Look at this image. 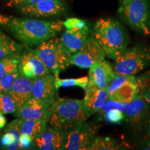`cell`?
<instances>
[{
    "mask_svg": "<svg viewBox=\"0 0 150 150\" xmlns=\"http://www.w3.org/2000/svg\"><path fill=\"white\" fill-rule=\"evenodd\" d=\"M0 27L11 33L23 47L31 48L56 37L64 25L61 20L18 18L0 13Z\"/></svg>",
    "mask_w": 150,
    "mask_h": 150,
    "instance_id": "6da1fadb",
    "label": "cell"
},
{
    "mask_svg": "<svg viewBox=\"0 0 150 150\" xmlns=\"http://www.w3.org/2000/svg\"><path fill=\"white\" fill-rule=\"evenodd\" d=\"M91 35L104 50L106 57L115 60L127 48L129 36L123 26L112 18H100Z\"/></svg>",
    "mask_w": 150,
    "mask_h": 150,
    "instance_id": "7a4b0ae2",
    "label": "cell"
},
{
    "mask_svg": "<svg viewBox=\"0 0 150 150\" xmlns=\"http://www.w3.org/2000/svg\"><path fill=\"white\" fill-rule=\"evenodd\" d=\"M89 117L83 100L58 98L52 106L49 126L67 133L82 125Z\"/></svg>",
    "mask_w": 150,
    "mask_h": 150,
    "instance_id": "3957f363",
    "label": "cell"
},
{
    "mask_svg": "<svg viewBox=\"0 0 150 150\" xmlns=\"http://www.w3.org/2000/svg\"><path fill=\"white\" fill-rule=\"evenodd\" d=\"M118 14L136 32L150 35L149 0H119Z\"/></svg>",
    "mask_w": 150,
    "mask_h": 150,
    "instance_id": "277c9868",
    "label": "cell"
},
{
    "mask_svg": "<svg viewBox=\"0 0 150 150\" xmlns=\"http://www.w3.org/2000/svg\"><path fill=\"white\" fill-rule=\"evenodd\" d=\"M150 65V47L138 44L127 48L114 60L115 74L136 75Z\"/></svg>",
    "mask_w": 150,
    "mask_h": 150,
    "instance_id": "5b68a950",
    "label": "cell"
},
{
    "mask_svg": "<svg viewBox=\"0 0 150 150\" xmlns=\"http://www.w3.org/2000/svg\"><path fill=\"white\" fill-rule=\"evenodd\" d=\"M38 56L56 77L70 65L71 55L63 46L60 38H52L38 45L34 49Z\"/></svg>",
    "mask_w": 150,
    "mask_h": 150,
    "instance_id": "8992f818",
    "label": "cell"
},
{
    "mask_svg": "<svg viewBox=\"0 0 150 150\" xmlns=\"http://www.w3.org/2000/svg\"><path fill=\"white\" fill-rule=\"evenodd\" d=\"M150 109L144 93H138L129 102L125 111V119L134 134H140L147 127Z\"/></svg>",
    "mask_w": 150,
    "mask_h": 150,
    "instance_id": "52a82bcc",
    "label": "cell"
},
{
    "mask_svg": "<svg viewBox=\"0 0 150 150\" xmlns=\"http://www.w3.org/2000/svg\"><path fill=\"white\" fill-rule=\"evenodd\" d=\"M108 99L130 102L138 91V77L135 75L116 74L107 88Z\"/></svg>",
    "mask_w": 150,
    "mask_h": 150,
    "instance_id": "ba28073f",
    "label": "cell"
},
{
    "mask_svg": "<svg viewBox=\"0 0 150 150\" xmlns=\"http://www.w3.org/2000/svg\"><path fill=\"white\" fill-rule=\"evenodd\" d=\"M99 127L97 125L84 122L65 134V150H88L89 146L97 136Z\"/></svg>",
    "mask_w": 150,
    "mask_h": 150,
    "instance_id": "9c48e42d",
    "label": "cell"
},
{
    "mask_svg": "<svg viewBox=\"0 0 150 150\" xmlns=\"http://www.w3.org/2000/svg\"><path fill=\"white\" fill-rule=\"evenodd\" d=\"M106 54L102 48L91 35L85 45L76 53L70 56V65H75L80 68H90L103 61Z\"/></svg>",
    "mask_w": 150,
    "mask_h": 150,
    "instance_id": "30bf717a",
    "label": "cell"
},
{
    "mask_svg": "<svg viewBox=\"0 0 150 150\" xmlns=\"http://www.w3.org/2000/svg\"><path fill=\"white\" fill-rule=\"evenodd\" d=\"M19 72L21 76L34 80L52 74L35 52L34 49L26 47L20 56Z\"/></svg>",
    "mask_w": 150,
    "mask_h": 150,
    "instance_id": "8fae6325",
    "label": "cell"
},
{
    "mask_svg": "<svg viewBox=\"0 0 150 150\" xmlns=\"http://www.w3.org/2000/svg\"><path fill=\"white\" fill-rule=\"evenodd\" d=\"M22 14L34 18H49L57 16L65 12L64 0H41L33 4L18 8Z\"/></svg>",
    "mask_w": 150,
    "mask_h": 150,
    "instance_id": "7c38bea8",
    "label": "cell"
},
{
    "mask_svg": "<svg viewBox=\"0 0 150 150\" xmlns=\"http://www.w3.org/2000/svg\"><path fill=\"white\" fill-rule=\"evenodd\" d=\"M52 105L31 97L19 106L15 114L22 120H43L48 122Z\"/></svg>",
    "mask_w": 150,
    "mask_h": 150,
    "instance_id": "4fadbf2b",
    "label": "cell"
},
{
    "mask_svg": "<svg viewBox=\"0 0 150 150\" xmlns=\"http://www.w3.org/2000/svg\"><path fill=\"white\" fill-rule=\"evenodd\" d=\"M91 35V31L88 25L65 29L60 40L65 50L70 55L77 52L86 42Z\"/></svg>",
    "mask_w": 150,
    "mask_h": 150,
    "instance_id": "5bb4252c",
    "label": "cell"
},
{
    "mask_svg": "<svg viewBox=\"0 0 150 150\" xmlns=\"http://www.w3.org/2000/svg\"><path fill=\"white\" fill-rule=\"evenodd\" d=\"M56 76L50 74L33 80L32 97L53 104L58 99V90L55 85Z\"/></svg>",
    "mask_w": 150,
    "mask_h": 150,
    "instance_id": "9a60e30c",
    "label": "cell"
},
{
    "mask_svg": "<svg viewBox=\"0 0 150 150\" xmlns=\"http://www.w3.org/2000/svg\"><path fill=\"white\" fill-rule=\"evenodd\" d=\"M88 86L99 89H107L110 81L115 76L113 67L107 60L104 59L90 67Z\"/></svg>",
    "mask_w": 150,
    "mask_h": 150,
    "instance_id": "2e32d148",
    "label": "cell"
},
{
    "mask_svg": "<svg viewBox=\"0 0 150 150\" xmlns=\"http://www.w3.org/2000/svg\"><path fill=\"white\" fill-rule=\"evenodd\" d=\"M66 133L49 126L45 131L33 140V147L39 150L63 149Z\"/></svg>",
    "mask_w": 150,
    "mask_h": 150,
    "instance_id": "e0dca14e",
    "label": "cell"
},
{
    "mask_svg": "<svg viewBox=\"0 0 150 150\" xmlns=\"http://www.w3.org/2000/svg\"><path fill=\"white\" fill-rule=\"evenodd\" d=\"M129 102L108 99L98 112L99 120L110 124H120L125 119V111Z\"/></svg>",
    "mask_w": 150,
    "mask_h": 150,
    "instance_id": "ac0fdd59",
    "label": "cell"
},
{
    "mask_svg": "<svg viewBox=\"0 0 150 150\" xmlns=\"http://www.w3.org/2000/svg\"><path fill=\"white\" fill-rule=\"evenodd\" d=\"M84 90L85 96L83 102L90 117L102 109L108 99L109 95L107 89H99L87 86Z\"/></svg>",
    "mask_w": 150,
    "mask_h": 150,
    "instance_id": "d6986e66",
    "label": "cell"
},
{
    "mask_svg": "<svg viewBox=\"0 0 150 150\" xmlns=\"http://www.w3.org/2000/svg\"><path fill=\"white\" fill-rule=\"evenodd\" d=\"M33 83V80L20 75L8 92L18 107L32 97Z\"/></svg>",
    "mask_w": 150,
    "mask_h": 150,
    "instance_id": "ffe728a7",
    "label": "cell"
},
{
    "mask_svg": "<svg viewBox=\"0 0 150 150\" xmlns=\"http://www.w3.org/2000/svg\"><path fill=\"white\" fill-rule=\"evenodd\" d=\"M23 46L0 29V59L9 56L21 54Z\"/></svg>",
    "mask_w": 150,
    "mask_h": 150,
    "instance_id": "44dd1931",
    "label": "cell"
},
{
    "mask_svg": "<svg viewBox=\"0 0 150 150\" xmlns=\"http://www.w3.org/2000/svg\"><path fill=\"white\" fill-rule=\"evenodd\" d=\"M47 122L43 120L20 119L21 134L31 136V138L35 139L45 131L47 127Z\"/></svg>",
    "mask_w": 150,
    "mask_h": 150,
    "instance_id": "7402d4cb",
    "label": "cell"
},
{
    "mask_svg": "<svg viewBox=\"0 0 150 150\" xmlns=\"http://www.w3.org/2000/svg\"><path fill=\"white\" fill-rule=\"evenodd\" d=\"M122 146L117 140L110 137L96 136L91 145L88 150H116L121 149Z\"/></svg>",
    "mask_w": 150,
    "mask_h": 150,
    "instance_id": "603a6c76",
    "label": "cell"
},
{
    "mask_svg": "<svg viewBox=\"0 0 150 150\" xmlns=\"http://www.w3.org/2000/svg\"><path fill=\"white\" fill-rule=\"evenodd\" d=\"M20 56L21 54H17L0 59V77L19 72Z\"/></svg>",
    "mask_w": 150,
    "mask_h": 150,
    "instance_id": "cb8c5ba5",
    "label": "cell"
},
{
    "mask_svg": "<svg viewBox=\"0 0 150 150\" xmlns=\"http://www.w3.org/2000/svg\"><path fill=\"white\" fill-rule=\"evenodd\" d=\"M18 109V106L8 93L0 92V112L7 114L16 113Z\"/></svg>",
    "mask_w": 150,
    "mask_h": 150,
    "instance_id": "d4e9b609",
    "label": "cell"
},
{
    "mask_svg": "<svg viewBox=\"0 0 150 150\" xmlns=\"http://www.w3.org/2000/svg\"><path fill=\"white\" fill-rule=\"evenodd\" d=\"M88 83V77H84L78 79H61L59 77H56L55 85L57 89L61 87H70V86H79V87L85 88Z\"/></svg>",
    "mask_w": 150,
    "mask_h": 150,
    "instance_id": "484cf974",
    "label": "cell"
},
{
    "mask_svg": "<svg viewBox=\"0 0 150 150\" xmlns=\"http://www.w3.org/2000/svg\"><path fill=\"white\" fill-rule=\"evenodd\" d=\"M0 142L3 149H19V140L14 134L10 132H4L0 137Z\"/></svg>",
    "mask_w": 150,
    "mask_h": 150,
    "instance_id": "4316f807",
    "label": "cell"
},
{
    "mask_svg": "<svg viewBox=\"0 0 150 150\" xmlns=\"http://www.w3.org/2000/svg\"><path fill=\"white\" fill-rule=\"evenodd\" d=\"M19 72L9 74L0 77V92L8 93L16 81L17 78L20 76Z\"/></svg>",
    "mask_w": 150,
    "mask_h": 150,
    "instance_id": "83f0119b",
    "label": "cell"
},
{
    "mask_svg": "<svg viewBox=\"0 0 150 150\" xmlns=\"http://www.w3.org/2000/svg\"><path fill=\"white\" fill-rule=\"evenodd\" d=\"M86 24H87V23L83 20L76 18H68L65 22H63L64 28H65L66 29L74 27H83V26L86 25Z\"/></svg>",
    "mask_w": 150,
    "mask_h": 150,
    "instance_id": "f1b7e54d",
    "label": "cell"
},
{
    "mask_svg": "<svg viewBox=\"0 0 150 150\" xmlns=\"http://www.w3.org/2000/svg\"><path fill=\"white\" fill-rule=\"evenodd\" d=\"M33 140L31 136L21 134L19 140V149H28L33 147Z\"/></svg>",
    "mask_w": 150,
    "mask_h": 150,
    "instance_id": "f546056e",
    "label": "cell"
},
{
    "mask_svg": "<svg viewBox=\"0 0 150 150\" xmlns=\"http://www.w3.org/2000/svg\"><path fill=\"white\" fill-rule=\"evenodd\" d=\"M41 0H8L6 6L8 7H16L18 8L22 6L33 4L37 3Z\"/></svg>",
    "mask_w": 150,
    "mask_h": 150,
    "instance_id": "4dcf8cb0",
    "label": "cell"
},
{
    "mask_svg": "<svg viewBox=\"0 0 150 150\" xmlns=\"http://www.w3.org/2000/svg\"><path fill=\"white\" fill-rule=\"evenodd\" d=\"M6 126V118L4 114L0 112V129L4 128Z\"/></svg>",
    "mask_w": 150,
    "mask_h": 150,
    "instance_id": "1f68e13d",
    "label": "cell"
},
{
    "mask_svg": "<svg viewBox=\"0 0 150 150\" xmlns=\"http://www.w3.org/2000/svg\"><path fill=\"white\" fill-rule=\"evenodd\" d=\"M144 97H145L146 102H147L150 109V87L145 91V93H144Z\"/></svg>",
    "mask_w": 150,
    "mask_h": 150,
    "instance_id": "d6a6232c",
    "label": "cell"
},
{
    "mask_svg": "<svg viewBox=\"0 0 150 150\" xmlns=\"http://www.w3.org/2000/svg\"><path fill=\"white\" fill-rule=\"evenodd\" d=\"M142 147L145 149H150V138H148V139L143 142Z\"/></svg>",
    "mask_w": 150,
    "mask_h": 150,
    "instance_id": "836d02e7",
    "label": "cell"
},
{
    "mask_svg": "<svg viewBox=\"0 0 150 150\" xmlns=\"http://www.w3.org/2000/svg\"><path fill=\"white\" fill-rule=\"evenodd\" d=\"M147 138H150V112L147 125Z\"/></svg>",
    "mask_w": 150,
    "mask_h": 150,
    "instance_id": "e575fe53",
    "label": "cell"
},
{
    "mask_svg": "<svg viewBox=\"0 0 150 150\" xmlns=\"http://www.w3.org/2000/svg\"><path fill=\"white\" fill-rule=\"evenodd\" d=\"M0 149H3L2 146H1V142H0Z\"/></svg>",
    "mask_w": 150,
    "mask_h": 150,
    "instance_id": "d590c367",
    "label": "cell"
}]
</instances>
